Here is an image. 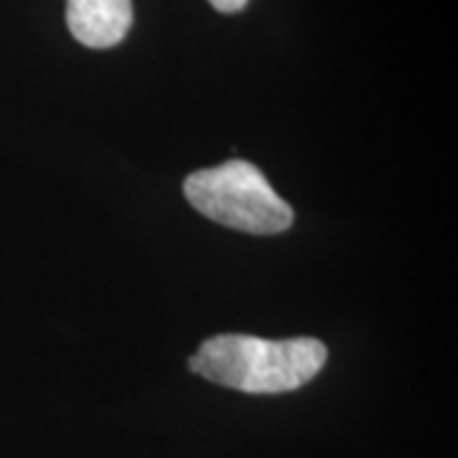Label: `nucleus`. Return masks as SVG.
Instances as JSON below:
<instances>
[{"instance_id":"nucleus-2","label":"nucleus","mask_w":458,"mask_h":458,"mask_svg":"<svg viewBox=\"0 0 458 458\" xmlns=\"http://www.w3.org/2000/svg\"><path fill=\"white\" fill-rule=\"evenodd\" d=\"M183 194L199 214L247 234H280L293 225V209L250 161L201 168L183 181Z\"/></svg>"},{"instance_id":"nucleus-3","label":"nucleus","mask_w":458,"mask_h":458,"mask_svg":"<svg viewBox=\"0 0 458 458\" xmlns=\"http://www.w3.org/2000/svg\"><path fill=\"white\" fill-rule=\"evenodd\" d=\"M66 26L89 49H113L132 26V0H66Z\"/></svg>"},{"instance_id":"nucleus-4","label":"nucleus","mask_w":458,"mask_h":458,"mask_svg":"<svg viewBox=\"0 0 458 458\" xmlns=\"http://www.w3.org/2000/svg\"><path fill=\"white\" fill-rule=\"evenodd\" d=\"M247 3L250 0H209V5L219 13H240L242 8H247Z\"/></svg>"},{"instance_id":"nucleus-1","label":"nucleus","mask_w":458,"mask_h":458,"mask_svg":"<svg viewBox=\"0 0 458 458\" xmlns=\"http://www.w3.org/2000/svg\"><path fill=\"white\" fill-rule=\"evenodd\" d=\"M328 349L318 339H260L250 334H219L201 344L189 369L209 382L247 394L293 393L324 369Z\"/></svg>"}]
</instances>
